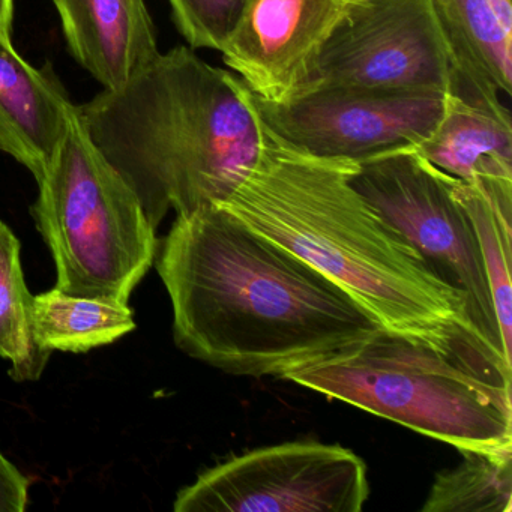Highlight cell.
I'll list each match as a JSON object with an SVG mask.
<instances>
[{
  "label": "cell",
  "instance_id": "1",
  "mask_svg": "<svg viewBox=\"0 0 512 512\" xmlns=\"http://www.w3.org/2000/svg\"><path fill=\"white\" fill-rule=\"evenodd\" d=\"M155 262L176 344L236 376L286 379L382 329L343 287L217 205L178 215Z\"/></svg>",
  "mask_w": 512,
  "mask_h": 512
},
{
  "label": "cell",
  "instance_id": "2",
  "mask_svg": "<svg viewBox=\"0 0 512 512\" xmlns=\"http://www.w3.org/2000/svg\"><path fill=\"white\" fill-rule=\"evenodd\" d=\"M355 167L302 151L265 124L256 163L217 206L331 278L386 331L473 334L461 293L350 184Z\"/></svg>",
  "mask_w": 512,
  "mask_h": 512
},
{
  "label": "cell",
  "instance_id": "3",
  "mask_svg": "<svg viewBox=\"0 0 512 512\" xmlns=\"http://www.w3.org/2000/svg\"><path fill=\"white\" fill-rule=\"evenodd\" d=\"M79 110L155 229L170 209L185 215L224 202L256 163L265 134L244 82L185 46Z\"/></svg>",
  "mask_w": 512,
  "mask_h": 512
},
{
  "label": "cell",
  "instance_id": "4",
  "mask_svg": "<svg viewBox=\"0 0 512 512\" xmlns=\"http://www.w3.org/2000/svg\"><path fill=\"white\" fill-rule=\"evenodd\" d=\"M511 368L464 328L440 337L382 328L346 358L284 380L457 449H497L512 446Z\"/></svg>",
  "mask_w": 512,
  "mask_h": 512
},
{
  "label": "cell",
  "instance_id": "5",
  "mask_svg": "<svg viewBox=\"0 0 512 512\" xmlns=\"http://www.w3.org/2000/svg\"><path fill=\"white\" fill-rule=\"evenodd\" d=\"M32 215L56 265V289L128 304L157 256L155 227L74 106L37 179Z\"/></svg>",
  "mask_w": 512,
  "mask_h": 512
},
{
  "label": "cell",
  "instance_id": "6",
  "mask_svg": "<svg viewBox=\"0 0 512 512\" xmlns=\"http://www.w3.org/2000/svg\"><path fill=\"white\" fill-rule=\"evenodd\" d=\"M350 184L437 278L461 293L473 334L512 367L503 352L478 236L458 197V179L406 148L356 163Z\"/></svg>",
  "mask_w": 512,
  "mask_h": 512
},
{
  "label": "cell",
  "instance_id": "7",
  "mask_svg": "<svg viewBox=\"0 0 512 512\" xmlns=\"http://www.w3.org/2000/svg\"><path fill=\"white\" fill-rule=\"evenodd\" d=\"M319 88L409 89L457 97V67L433 0L350 2L302 92Z\"/></svg>",
  "mask_w": 512,
  "mask_h": 512
},
{
  "label": "cell",
  "instance_id": "8",
  "mask_svg": "<svg viewBox=\"0 0 512 512\" xmlns=\"http://www.w3.org/2000/svg\"><path fill=\"white\" fill-rule=\"evenodd\" d=\"M367 464L341 445L286 442L203 472L176 496V512H359Z\"/></svg>",
  "mask_w": 512,
  "mask_h": 512
},
{
  "label": "cell",
  "instance_id": "9",
  "mask_svg": "<svg viewBox=\"0 0 512 512\" xmlns=\"http://www.w3.org/2000/svg\"><path fill=\"white\" fill-rule=\"evenodd\" d=\"M446 95L409 89L319 88L284 104L257 100L265 124L317 157L362 163L415 148L434 130Z\"/></svg>",
  "mask_w": 512,
  "mask_h": 512
},
{
  "label": "cell",
  "instance_id": "10",
  "mask_svg": "<svg viewBox=\"0 0 512 512\" xmlns=\"http://www.w3.org/2000/svg\"><path fill=\"white\" fill-rule=\"evenodd\" d=\"M349 0H245L220 53L251 94L268 104L298 97Z\"/></svg>",
  "mask_w": 512,
  "mask_h": 512
},
{
  "label": "cell",
  "instance_id": "11",
  "mask_svg": "<svg viewBox=\"0 0 512 512\" xmlns=\"http://www.w3.org/2000/svg\"><path fill=\"white\" fill-rule=\"evenodd\" d=\"M71 55L103 89L130 82L160 55L145 0H53Z\"/></svg>",
  "mask_w": 512,
  "mask_h": 512
},
{
  "label": "cell",
  "instance_id": "12",
  "mask_svg": "<svg viewBox=\"0 0 512 512\" xmlns=\"http://www.w3.org/2000/svg\"><path fill=\"white\" fill-rule=\"evenodd\" d=\"M71 101L52 65L43 70L20 58L0 35V152L34 175H43L64 134Z\"/></svg>",
  "mask_w": 512,
  "mask_h": 512
},
{
  "label": "cell",
  "instance_id": "13",
  "mask_svg": "<svg viewBox=\"0 0 512 512\" xmlns=\"http://www.w3.org/2000/svg\"><path fill=\"white\" fill-rule=\"evenodd\" d=\"M412 149L466 184H512L508 110L496 112L448 94L436 127Z\"/></svg>",
  "mask_w": 512,
  "mask_h": 512
},
{
  "label": "cell",
  "instance_id": "14",
  "mask_svg": "<svg viewBox=\"0 0 512 512\" xmlns=\"http://www.w3.org/2000/svg\"><path fill=\"white\" fill-rule=\"evenodd\" d=\"M35 337L49 352L85 353L115 343L136 329L128 304L52 289L34 296Z\"/></svg>",
  "mask_w": 512,
  "mask_h": 512
},
{
  "label": "cell",
  "instance_id": "15",
  "mask_svg": "<svg viewBox=\"0 0 512 512\" xmlns=\"http://www.w3.org/2000/svg\"><path fill=\"white\" fill-rule=\"evenodd\" d=\"M457 190L478 236L503 352L511 361L512 184H466L458 179Z\"/></svg>",
  "mask_w": 512,
  "mask_h": 512
},
{
  "label": "cell",
  "instance_id": "16",
  "mask_svg": "<svg viewBox=\"0 0 512 512\" xmlns=\"http://www.w3.org/2000/svg\"><path fill=\"white\" fill-rule=\"evenodd\" d=\"M32 302L19 239L0 221V358L10 362V376L16 382L40 380L52 355L35 337Z\"/></svg>",
  "mask_w": 512,
  "mask_h": 512
},
{
  "label": "cell",
  "instance_id": "17",
  "mask_svg": "<svg viewBox=\"0 0 512 512\" xmlns=\"http://www.w3.org/2000/svg\"><path fill=\"white\" fill-rule=\"evenodd\" d=\"M458 451L460 463L437 473L421 511H511L512 446Z\"/></svg>",
  "mask_w": 512,
  "mask_h": 512
},
{
  "label": "cell",
  "instance_id": "18",
  "mask_svg": "<svg viewBox=\"0 0 512 512\" xmlns=\"http://www.w3.org/2000/svg\"><path fill=\"white\" fill-rule=\"evenodd\" d=\"M172 19L191 49L220 52L245 0H169Z\"/></svg>",
  "mask_w": 512,
  "mask_h": 512
},
{
  "label": "cell",
  "instance_id": "19",
  "mask_svg": "<svg viewBox=\"0 0 512 512\" xmlns=\"http://www.w3.org/2000/svg\"><path fill=\"white\" fill-rule=\"evenodd\" d=\"M28 502V478L0 451V512H23Z\"/></svg>",
  "mask_w": 512,
  "mask_h": 512
},
{
  "label": "cell",
  "instance_id": "20",
  "mask_svg": "<svg viewBox=\"0 0 512 512\" xmlns=\"http://www.w3.org/2000/svg\"><path fill=\"white\" fill-rule=\"evenodd\" d=\"M14 0H0V35L13 37Z\"/></svg>",
  "mask_w": 512,
  "mask_h": 512
},
{
  "label": "cell",
  "instance_id": "21",
  "mask_svg": "<svg viewBox=\"0 0 512 512\" xmlns=\"http://www.w3.org/2000/svg\"><path fill=\"white\" fill-rule=\"evenodd\" d=\"M349 2H356V0H349Z\"/></svg>",
  "mask_w": 512,
  "mask_h": 512
}]
</instances>
